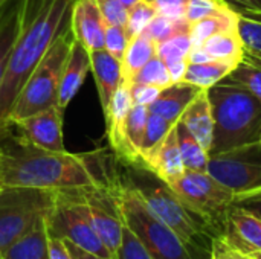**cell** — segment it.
Returning <instances> with one entry per match:
<instances>
[{"label": "cell", "mask_w": 261, "mask_h": 259, "mask_svg": "<svg viewBox=\"0 0 261 259\" xmlns=\"http://www.w3.org/2000/svg\"><path fill=\"white\" fill-rule=\"evenodd\" d=\"M2 186L44 191L112 188L119 182L118 159L110 148L73 154L29 143L12 127L0 136Z\"/></svg>", "instance_id": "cell-1"}, {"label": "cell", "mask_w": 261, "mask_h": 259, "mask_svg": "<svg viewBox=\"0 0 261 259\" xmlns=\"http://www.w3.org/2000/svg\"><path fill=\"white\" fill-rule=\"evenodd\" d=\"M75 0H24L21 27L0 84V134L6 131L11 108L29 75L57 37L72 23Z\"/></svg>", "instance_id": "cell-2"}, {"label": "cell", "mask_w": 261, "mask_h": 259, "mask_svg": "<svg viewBox=\"0 0 261 259\" xmlns=\"http://www.w3.org/2000/svg\"><path fill=\"white\" fill-rule=\"evenodd\" d=\"M121 163V162H119ZM121 177L139 194L148 209L174 231L199 259H211V243L216 234L187 208L173 189L144 166L124 165Z\"/></svg>", "instance_id": "cell-3"}, {"label": "cell", "mask_w": 261, "mask_h": 259, "mask_svg": "<svg viewBox=\"0 0 261 259\" xmlns=\"http://www.w3.org/2000/svg\"><path fill=\"white\" fill-rule=\"evenodd\" d=\"M214 118L210 156L261 140V102L248 90L219 82L208 89Z\"/></svg>", "instance_id": "cell-4"}, {"label": "cell", "mask_w": 261, "mask_h": 259, "mask_svg": "<svg viewBox=\"0 0 261 259\" xmlns=\"http://www.w3.org/2000/svg\"><path fill=\"white\" fill-rule=\"evenodd\" d=\"M116 198L125 227L139 240L150 258L199 259L174 231L148 209L139 194L122 177L116 186Z\"/></svg>", "instance_id": "cell-5"}, {"label": "cell", "mask_w": 261, "mask_h": 259, "mask_svg": "<svg viewBox=\"0 0 261 259\" xmlns=\"http://www.w3.org/2000/svg\"><path fill=\"white\" fill-rule=\"evenodd\" d=\"M75 35L69 26L52 43L41 61L21 87L8 118V127L23 118L35 114L57 105L58 89L63 76V70L70 53Z\"/></svg>", "instance_id": "cell-6"}, {"label": "cell", "mask_w": 261, "mask_h": 259, "mask_svg": "<svg viewBox=\"0 0 261 259\" xmlns=\"http://www.w3.org/2000/svg\"><path fill=\"white\" fill-rule=\"evenodd\" d=\"M55 191L2 188L0 191V258L20 237L29 232L52 209Z\"/></svg>", "instance_id": "cell-7"}, {"label": "cell", "mask_w": 261, "mask_h": 259, "mask_svg": "<svg viewBox=\"0 0 261 259\" xmlns=\"http://www.w3.org/2000/svg\"><path fill=\"white\" fill-rule=\"evenodd\" d=\"M168 186L187 208L211 227L216 237L222 235L228 211L236 200L231 189L206 171H185L182 177Z\"/></svg>", "instance_id": "cell-8"}, {"label": "cell", "mask_w": 261, "mask_h": 259, "mask_svg": "<svg viewBox=\"0 0 261 259\" xmlns=\"http://www.w3.org/2000/svg\"><path fill=\"white\" fill-rule=\"evenodd\" d=\"M46 226L50 238L72 243L99 258L116 259L92 227L76 191L57 192L55 203L46 217Z\"/></svg>", "instance_id": "cell-9"}, {"label": "cell", "mask_w": 261, "mask_h": 259, "mask_svg": "<svg viewBox=\"0 0 261 259\" xmlns=\"http://www.w3.org/2000/svg\"><path fill=\"white\" fill-rule=\"evenodd\" d=\"M206 172L236 197L261 191V142L210 156Z\"/></svg>", "instance_id": "cell-10"}, {"label": "cell", "mask_w": 261, "mask_h": 259, "mask_svg": "<svg viewBox=\"0 0 261 259\" xmlns=\"http://www.w3.org/2000/svg\"><path fill=\"white\" fill-rule=\"evenodd\" d=\"M119 179H121V172H119ZM118 183L112 188L76 189V195L81 202L84 214L87 215L92 227L95 229L104 246L112 252L115 258L122 244V237L125 229L116 198Z\"/></svg>", "instance_id": "cell-11"}, {"label": "cell", "mask_w": 261, "mask_h": 259, "mask_svg": "<svg viewBox=\"0 0 261 259\" xmlns=\"http://www.w3.org/2000/svg\"><path fill=\"white\" fill-rule=\"evenodd\" d=\"M63 113L57 105L23 118L11 127L17 128L18 134L29 143L47 151H67L63 137Z\"/></svg>", "instance_id": "cell-12"}, {"label": "cell", "mask_w": 261, "mask_h": 259, "mask_svg": "<svg viewBox=\"0 0 261 259\" xmlns=\"http://www.w3.org/2000/svg\"><path fill=\"white\" fill-rule=\"evenodd\" d=\"M222 237L229 246L252 258L261 253V218L232 205L228 211Z\"/></svg>", "instance_id": "cell-13"}, {"label": "cell", "mask_w": 261, "mask_h": 259, "mask_svg": "<svg viewBox=\"0 0 261 259\" xmlns=\"http://www.w3.org/2000/svg\"><path fill=\"white\" fill-rule=\"evenodd\" d=\"M70 27L75 40L89 52L104 49V18L95 0H75Z\"/></svg>", "instance_id": "cell-14"}, {"label": "cell", "mask_w": 261, "mask_h": 259, "mask_svg": "<svg viewBox=\"0 0 261 259\" xmlns=\"http://www.w3.org/2000/svg\"><path fill=\"white\" fill-rule=\"evenodd\" d=\"M144 166L150 169L154 176H158L167 185L176 182L179 177L184 176L187 169H185L180 148H179L177 122L168 131V134L159 143V147L145 159Z\"/></svg>", "instance_id": "cell-15"}, {"label": "cell", "mask_w": 261, "mask_h": 259, "mask_svg": "<svg viewBox=\"0 0 261 259\" xmlns=\"http://www.w3.org/2000/svg\"><path fill=\"white\" fill-rule=\"evenodd\" d=\"M89 72H90L89 50L75 40L63 70L58 96H57V107L61 111H64L66 107L70 104V101L75 98Z\"/></svg>", "instance_id": "cell-16"}, {"label": "cell", "mask_w": 261, "mask_h": 259, "mask_svg": "<svg viewBox=\"0 0 261 259\" xmlns=\"http://www.w3.org/2000/svg\"><path fill=\"white\" fill-rule=\"evenodd\" d=\"M90 55V72L93 75L102 113L106 114L112 98L122 81L121 63L113 58L106 49L89 52Z\"/></svg>", "instance_id": "cell-17"}, {"label": "cell", "mask_w": 261, "mask_h": 259, "mask_svg": "<svg viewBox=\"0 0 261 259\" xmlns=\"http://www.w3.org/2000/svg\"><path fill=\"white\" fill-rule=\"evenodd\" d=\"M132 107H133L132 85L121 81L119 87L116 89L112 98L109 110L104 114L109 148L115 153L116 157L121 154L122 147H124V128H125V122H127Z\"/></svg>", "instance_id": "cell-18"}, {"label": "cell", "mask_w": 261, "mask_h": 259, "mask_svg": "<svg viewBox=\"0 0 261 259\" xmlns=\"http://www.w3.org/2000/svg\"><path fill=\"white\" fill-rule=\"evenodd\" d=\"M200 92L202 89L185 81L173 82L161 90L159 96L148 105V111L164 118L171 124H176Z\"/></svg>", "instance_id": "cell-19"}, {"label": "cell", "mask_w": 261, "mask_h": 259, "mask_svg": "<svg viewBox=\"0 0 261 259\" xmlns=\"http://www.w3.org/2000/svg\"><path fill=\"white\" fill-rule=\"evenodd\" d=\"M179 121L210 154L214 134V118L208 90H202L196 96V99L188 105Z\"/></svg>", "instance_id": "cell-20"}, {"label": "cell", "mask_w": 261, "mask_h": 259, "mask_svg": "<svg viewBox=\"0 0 261 259\" xmlns=\"http://www.w3.org/2000/svg\"><path fill=\"white\" fill-rule=\"evenodd\" d=\"M24 0L0 2V84L8 66L9 55L21 27ZM2 136V134H0Z\"/></svg>", "instance_id": "cell-21"}, {"label": "cell", "mask_w": 261, "mask_h": 259, "mask_svg": "<svg viewBox=\"0 0 261 259\" xmlns=\"http://www.w3.org/2000/svg\"><path fill=\"white\" fill-rule=\"evenodd\" d=\"M46 217L8 247L0 259H49L50 235L47 232Z\"/></svg>", "instance_id": "cell-22"}, {"label": "cell", "mask_w": 261, "mask_h": 259, "mask_svg": "<svg viewBox=\"0 0 261 259\" xmlns=\"http://www.w3.org/2000/svg\"><path fill=\"white\" fill-rule=\"evenodd\" d=\"M156 55V43L145 34L141 32L130 38L125 49L124 58L121 61L122 81L130 84L136 78L138 72Z\"/></svg>", "instance_id": "cell-23"}, {"label": "cell", "mask_w": 261, "mask_h": 259, "mask_svg": "<svg viewBox=\"0 0 261 259\" xmlns=\"http://www.w3.org/2000/svg\"><path fill=\"white\" fill-rule=\"evenodd\" d=\"M237 23H239V11H236L232 6H228L196 23H191L188 34L193 46H202L210 37H213L217 32L237 29Z\"/></svg>", "instance_id": "cell-24"}, {"label": "cell", "mask_w": 261, "mask_h": 259, "mask_svg": "<svg viewBox=\"0 0 261 259\" xmlns=\"http://www.w3.org/2000/svg\"><path fill=\"white\" fill-rule=\"evenodd\" d=\"M236 66L237 63L219 61V60H211L200 64H188L184 81L202 90H208L216 84L222 82Z\"/></svg>", "instance_id": "cell-25"}, {"label": "cell", "mask_w": 261, "mask_h": 259, "mask_svg": "<svg viewBox=\"0 0 261 259\" xmlns=\"http://www.w3.org/2000/svg\"><path fill=\"white\" fill-rule=\"evenodd\" d=\"M202 47L208 52L213 60L239 63L245 53L242 38L237 29H228L210 37Z\"/></svg>", "instance_id": "cell-26"}, {"label": "cell", "mask_w": 261, "mask_h": 259, "mask_svg": "<svg viewBox=\"0 0 261 259\" xmlns=\"http://www.w3.org/2000/svg\"><path fill=\"white\" fill-rule=\"evenodd\" d=\"M222 82L248 90L261 102V61L245 52L237 66Z\"/></svg>", "instance_id": "cell-27"}, {"label": "cell", "mask_w": 261, "mask_h": 259, "mask_svg": "<svg viewBox=\"0 0 261 259\" xmlns=\"http://www.w3.org/2000/svg\"><path fill=\"white\" fill-rule=\"evenodd\" d=\"M177 136L182 160L187 171H206L210 154L196 140V137L185 128V125L177 121Z\"/></svg>", "instance_id": "cell-28"}, {"label": "cell", "mask_w": 261, "mask_h": 259, "mask_svg": "<svg viewBox=\"0 0 261 259\" xmlns=\"http://www.w3.org/2000/svg\"><path fill=\"white\" fill-rule=\"evenodd\" d=\"M173 125L174 124L165 121L164 118H161L158 114H153V113L148 114V121H147V127H145L144 139L141 143V151H139L142 166L145 163V159L159 147V143L165 139V136L173 128Z\"/></svg>", "instance_id": "cell-29"}, {"label": "cell", "mask_w": 261, "mask_h": 259, "mask_svg": "<svg viewBox=\"0 0 261 259\" xmlns=\"http://www.w3.org/2000/svg\"><path fill=\"white\" fill-rule=\"evenodd\" d=\"M237 31L243 43V49L251 56L261 61V20L254 15L239 12Z\"/></svg>", "instance_id": "cell-30"}, {"label": "cell", "mask_w": 261, "mask_h": 259, "mask_svg": "<svg viewBox=\"0 0 261 259\" xmlns=\"http://www.w3.org/2000/svg\"><path fill=\"white\" fill-rule=\"evenodd\" d=\"M132 84H147L154 85L158 89H165L173 84L171 76L168 73V67L164 60H161L158 55H154L136 75Z\"/></svg>", "instance_id": "cell-31"}, {"label": "cell", "mask_w": 261, "mask_h": 259, "mask_svg": "<svg viewBox=\"0 0 261 259\" xmlns=\"http://www.w3.org/2000/svg\"><path fill=\"white\" fill-rule=\"evenodd\" d=\"M193 47L191 38L188 31L179 32L161 43L156 44V55L164 60L165 63L176 61V60H187L190 50Z\"/></svg>", "instance_id": "cell-32"}, {"label": "cell", "mask_w": 261, "mask_h": 259, "mask_svg": "<svg viewBox=\"0 0 261 259\" xmlns=\"http://www.w3.org/2000/svg\"><path fill=\"white\" fill-rule=\"evenodd\" d=\"M188 29H190V23L187 20H173L156 14L144 32L158 44L179 32H187Z\"/></svg>", "instance_id": "cell-33"}, {"label": "cell", "mask_w": 261, "mask_h": 259, "mask_svg": "<svg viewBox=\"0 0 261 259\" xmlns=\"http://www.w3.org/2000/svg\"><path fill=\"white\" fill-rule=\"evenodd\" d=\"M128 41L130 38L124 26L104 21V49L119 63L124 58Z\"/></svg>", "instance_id": "cell-34"}, {"label": "cell", "mask_w": 261, "mask_h": 259, "mask_svg": "<svg viewBox=\"0 0 261 259\" xmlns=\"http://www.w3.org/2000/svg\"><path fill=\"white\" fill-rule=\"evenodd\" d=\"M156 14H158L156 9L147 0H141L133 8H130L128 9L127 27H125L127 29V34H128V38H132V37L144 32L145 27L150 24V21L154 18Z\"/></svg>", "instance_id": "cell-35"}, {"label": "cell", "mask_w": 261, "mask_h": 259, "mask_svg": "<svg viewBox=\"0 0 261 259\" xmlns=\"http://www.w3.org/2000/svg\"><path fill=\"white\" fill-rule=\"evenodd\" d=\"M228 6L231 5L226 0H190L185 9V20L191 24Z\"/></svg>", "instance_id": "cell-36"}, {"label": "cell", "mask_w": 261, "mask_h": 259, "mask_svg": "<svg viewBox=\"0 0 261 259\" xmlns=\"http://www.w3.org/2000/svg\"><path fill=\"white\" fill-rule=\"evenodd\" d=\"M95 2L102 14L104 21L127 27L128 9L119 0H95Z\"/></svg>", "instance_id": "cell-37"}, {"label": "cell", "mask_w": 261, "mask_h": 259, "mask_svg": "<svg viewBox=\"0 0 261 259\" xmlns=\"http://www.w3.org/2000/svg\"><path fill=\"white\" fill-rule=\"evenodd\" d=\"M116 259H151L147 250L142 247L139 240L125 227L124 229V237H122V244L116 253Z\"/></svg>", "instance_id": "cell-38"}, {"label": "cell", "mask_w": 261, "mask_h": 259, "mask_svg": "<svg viewBox=\"0 0 261 259\" xmlns=\"http://www.w3.org/2000/svg\"><path fill=\"white\" fill-rule=\"evenodd\" d=\"M156 9L159 15L173 18V20H185V9L190 0H147Z\"/></svg>", "instance_id": "cell-39"}, {"label": "cell", "mask_w": 261, "mask_h": 259, "mask_svg": "<svg viewBox=\"0 0 261 259\" xmlns=\"http://www.w3.org/2000/svg\"><path fill=\"white\" fill-rule=\"evenodd\" d=\"M211 259H252L229 246L222 235L214 237L211 243Z\"/></svg>", "instance_id": "cell-40"}, {"label": "cell", "mask_w": 261, "mask_h": 259, "mask_svg": "<svg viewBox=\"0 0 261 259\" xmlns=\"http://www.w3.org/2000/svg\"><path fill=\"white\" fill-rule=\"evenodd\" d=\"M161 93V89L147 84H132V98L133 104L139 105H150Z\"/></svg>", "instance_id": "cell-41"}, {"label": "cell", "mask_w": 261, "mask_h": 259, "mask_svg": "<svg viewBox=\"0 0 261 259\" xmlns=\"http://www.w3.org/2000/svg\"><path fill=\"white\" fill-rule=\"evenodd\" d=\"M234 206H240L261 218V191L246 194V195H239L234 200Z\"/></svg>", "instance_id": "cell-42"}, {"label": "cell", "mask_w": 261, "mask_h": 259, "mask_svg": "<svg viewBox=\"0 0 261 259\" xmlns=\"http://www.w3.org/2000/svg\"><path fill=\"white\" fill-rule=\"evenodd\" d=\"M49 259H72L66 241L58 238H50L49 241Z\"/></svg>", "instance_id": "cell-43"}, {"label": "cell", "mask_w": 261, "mask_h": 259, "mask_svg": "<svg viewBox=\"0 0 261 259\" xmlns=\"http://www.w3.org/2000/svg\"><path fill=\"white\" fill-rule=\"evenodd\" d=\"M231 6L236 5L239 12L251 14V15H261V0H226Z\"/></svg>", "instance_id": "cell-44"}, {"label": "cell", "mask_w": 261, "mask_h": 259, "mask_svg": "<svg viewBox=\"0 0 261 259\" xmlns=\"http://www.w3.org/2000/svg\"><path fill=\"white\" fill-rule=\"evenodd\" d=\"M165 64L168 67V73H170L173 82L184 81V76H185V72H187V67H188L187 60H176V61L165 63Z\"/></svg>", "instance_id": "cell-45"}, {"label": "cell", "mask_w": 261, "mask_h": 259, "mask_svg": "<svg viewBox=\"0 0 261 259\" xmlns=\"http://www.w3.org/2000/svg\"><path fill=\"white\" fill-rule=\"evenodd\" d=\"M213 58L208 55V52L202 47V46H193L188 56H187V61L188 64H200V63H206V61H211Z\"/></svg>", "instance_id": "cell-46"}, {"label": "cell", "mask_w": 261, "mask_h": 259, "mask_svg": "<svg viewBox=\"0 0 261 259\" xmlns=\"http://www.w3.org/2000/svg\"><path fill=\"white\" fill-rule=\"evenodd\" d=\"M66 244L69 247V252L72 255V259H104L96 256V255H93V253H90V252H86V250H83V249H80L76 246H73L72 243H67L66 241Z\"/></svg>", "instance_id": "cell-47"}, {"label": "cell", "mask_w": 261, "mask_h": 259, "mask_svg": "<svg viewBox=\"0 0 261 259\" xmlns=\"http://www.w3.org/2000/svg\"><path fill=\"white\" fill-rule=\"evenodd\" d=\"M119 2H121V3H122L125 8H127V9H130V8H133L136 3H139L141 0H119Z\"/></svg>", "instance_id": "cell-48"}, {"label": "cell", "mask_w": 261, "mask_h": 259, "mask_svg": "<svg viewBox=\"0 0 261 259\" xmlns=\"http://www.w3.org/2000/svg\"><path fill=\"white\" fill-rule=\"evenodd\" d=\"M0 160H2V150H0ZM2 168H0V189H2Z\"/></svg>", "instance_id": "cell-49"}, {"label": "cell", "mask_w": 261, "mask_h": 259, "mask_svg": "<svg viewBox=\"0 0 261 259\" xmlns=\"http://www.w3.org/2000/svg\"><path fill=\"white\" fill-rule=\"evenodd\" d=\"M252 259H261V253H258V255H254Z\"/></svg>", "instance_id": "cell-50"}, {"label": "cell", "mask_w": 261, "mask_h": 259, "mask_svg": "<svg viewBox=\"0 0 261 259\" xmlns=\"http://www.w3.org/2000/svg\"><path fill=\"white\" fill-rule=\"evenodd\" d=\"M0 191H2V189H0Z\"/></svg>", "instance_id": "cell-51"}, {"label": "cell", "mask_w": 261, "mask_h": 259, "mask_svg": "<svg viewBox=\"0 0 261 259\" xmlns=\"http://www.w3.org/2000/svg\"><path fill=\"white\" fill-rule=\"evenodd\" d=\"M0 2H2V0H0Z\"/></svg>", "instance_id": "cell-52"}, {"label": "cell", "mask_w": 261, "mask_h": 259, "mask_svg": "<svg viewBox=\"0 0 261 259\" xmlns=\"http://www.w3.org/2000/svg\"><path fill=\"white\" fill-rule=\"evenodd\" d=\"M260 142H261V140H260Z\"/></svg>", "instance_id": "cell-53"}]
</instances>
